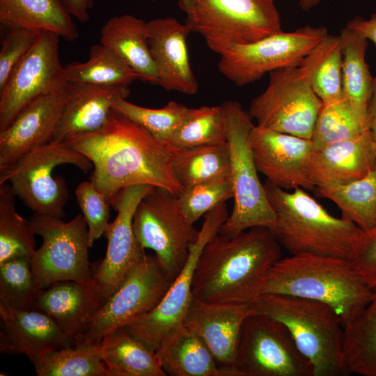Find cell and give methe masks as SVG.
Instances as JSON below:
<instances>
[{"label": "cell", "instance_id": "12", "mask_svg": "<svg viewBox=\"0 0 376 376\" xmlns=\"http://www.w3.org/2000/svg\"><path fill=\"white\" fill-rule=\"evenodd\" d=\"M234 368L239 376H313L311 363L285 326L251 313L240 329Z\"/></svg>", "mask_w": 376, "mask_h": 376}, {"label": "cell", "instance_id": "18", "mask_svg": "<svg viewBox=\"0 0 376 376\" xmlns=\"http://www.w3.org/2000/svg\"><path fill=\"white\" fill-rule=\"evenodd\" d=\"M249 142L258 172L285 190H315L308 164L315 148L311 139L252 127Z\"/></svg>", "mask_w": 376, "mask_h": 376}, {"label": "cell", "instance_id": "2", "mask_svg": "<svg viewBox=\"0 0 376 376\" xmlns=\"http://www.w3.org/2000/svg\"><path fill=\"white\" fill-rule=\"evenodd\" d=\"M281 248L272 231L263 226L233 237L218 233L205 244L196 263L193 298L251 305L262 294L270 269L281 258Z\"/></svg>", "mask_w": 376, "mask_h": 376}, {"label": "cell", "instance_id": "36", "mask_svg": "<svg viewBox=\"0 0 376 376\" xmlns=\"http://www.w3.org/2000/svg\"><path fill=\"white\" fill-rule=\"evenodd\" d=\"M304 61L310 69L312 88L322 102L343 95V45L340 35L328 34Z\"/></svg>", "mask_w": 376, "mask_h": 376}, {"label": "cell", "instance_id": "37", "mask_svg": "<svg viewBox=\"0 0 376 376\" xmlns=\"http://www.w3.org/2000/svg\"><path fill=\"white\" fill-rule=\"evenodd\" d=\"M226 136L223 105L203 106L189 108L169 144L177 149H186L224 143Z\"/></svg>", "mask_w": 376, "mask_h": 376}, {"label": "cell", "instance_id": "42", "mask_svg": "<svg viewBox=\"0 0 376 376\" xmlns=\"http://www.w3.org/2000/svg\"><path fill=\"white\" fill-rule=\"evenodd\" d=\"M233 196L231 179L226 176L185 188L178 197L183 214L194 224L199 218Z\"/></svg>", "mask_w": 376, "mask_h": 376}, {"label": "cell", "instance_id": "21", "mask_svg": "<svg viewBox=\"0 0 376 376\" xmlns=\"http://www.w3.org/2000/svg\"><path fill=\"white\" fill-rule=\"evenodd\" d=\"M0 351L24 354L33 363L47 351L76 343L52 318L36 309L14 310L0 304Z\"/></svg>", "mask_w": 376, "mask_h": 376}, {"label": "cell", "instance_id": "13", "mask_svg": "<svg viewBox=\"0 0 376 376\" xmlns=\"http://www.w3.org/2000/svg\"><path fill=\"white\" fill-rule=\"evenodd\" d=\"M172 281L155 255L145 254L130 269L76 340L100 343L109 333L148 313L160 302Z\"/></svg>", "mask_w": 376, "mask_h": 376}, {"label": "cell", "instance_id": "40", "mask_svg": "<svg viewBox=\"0 0 376 376\" xmlns=\"http://www.w3.org/2000/svg\"><path fill=\"white\" fill-rule=\"evenodd\" d=\"M41 290L31 258H17L0 264V304L14 310L33 309Z\"/></svg>", "mask_w": 376, "mask_h": 376}, {"label": "cell", "instance_id": "1", "mask_svg": "<svg viewBox=\"0 0 376 376\" xmlns=\"http://www.w3.org/2000/svg\"><path fill=\"white\" fill-rule=\"evenodd\" d=\"M65 141L92 162L90 180L110 204L132 185L160 187L178 196L184 189L173 169L177 148L159 141L113 109L98 130Z\"/></svg>", "mask_w": 376, "mask_h": 376}, {"label": "cell", "instance_id": "41", "mask_svg": "<svg viewBox=\"0 0 376 376\" xmlns=\"http://www.w3.org/2000/svg\"><path fill=\"white\" fill-rule=\"evenodd\" d=\"M113 109L165 144H169L189 109L176 101H170L162 108L151 109L133 104L126 99L118 100Z\"/></svg>", "mask_w": 376, "mask_h": 376}, {"label": "cell", "instance_id": "46", "mask_svg": "<svg viewBox=\"0 0 376 376\" xmlns=\"http://www.w3.org/2000/svg\"><path fill=\"white\" fill-rule=\"evenodd\" d=\"M346 26L376 45V14H373L368 19L355 16L348 22Z\"/></svg>", "mask_w": 376, "mask_h": 376}, {"label": "cell", "instance_id": "22", "mask_svg": "<svg viewBox=\"0 0 376 376\" xmlns=\"http://www.w3.org/2000/svg\"><path fill=\"white\" fill-rule=\"evenodd\" d=\"M375 167L376 146L367 127L354 138L314 148L308 172L317 188L353 182L366 176Z\"/></svg>", "mask_w": 376, "mask_h": 376}, {"label": "cell", "instance_id": "43", "mask_svg": "<svg viewBox=\"0 0 376 376\" xmlns=\"http://www.w3.org/2000/svg\"><path fill=\"white\" fill-rule=\"evenodd\" d=\"M75 195L88 226V244L91 247L104 233L109 224L111 205L91 180L81 182L76 189Z\"/></svg>", "mask_w": 376, "mask_h": 376}, {"label": "cell", "instance_id": "27", "mask_svg": "<svg viewBox=\"0 0 376 376\" xmlns=\"http://www.w3.org/2000/svg\"><path fill=\"white\" fill-rule=\"evenodd\" d=\"M100 43L124 60L139 80L158 85L148 43V22L130 14L113 16L101 29Z\"/></svg>", "mask_w": 376, "mask_h": 376}, {"label": "cell", "instance_id": "50", "mask_svg": "<svg viewBox=\"0 0 376 376\" xmlns=\"http://www.w3.org/2000/svg\"><path fill=\"white\" fill-rule=\"evenodd\" d=\"M154 1L155 0H150ZM193 0H179V6L182 10L185 11L191 4Z\"/></svg>", "mask_w": 376, "mask_h": 376}, {"label": "cell", "instance_id": "33", "mask_svg": "<svg viewBox=\"0 0 376 376\" xmlns=\"http://www.w3.org/2000/svg\"><path fill=\"white\" fill-rule=\"evenodd\" d=\"M173 169L184 189L205 181L230 176V159L227 141L177 149L173 159Z\"/></svg>", "mask_w": 376, "mask_h": 376}, {"label": "cell", "instance_id": "34", "mask_svg": "<svg viewBox=\"0 0 376 376\" xmlns=\"http://www.w3.org/2000/svg\"><path fill=\"white\" fill-rule=\"evenodd\" d=\"M343 352L350 374L376 376V287L363 311L344 327Z\"/></svg>", "mask_w": 376, "mask_h": 376}, {"label": "cell", "instance_id": "48", "mask_svg": "<svg viewBox=\"0 0 376 376\" xmlns=\"http://www.w3.org/2000/svg\"><path fill=\"white\" fill-rule=\"evenodd\" d=\"M366 124L376 146V73L373 76V95L368 109Z\"/></svg>", "mask_w": 376, "mask_h": 376}, {"label": "cell", "instance_id": "8", "mask_svg": "<svg viewBox=\"0 0 376 376\" xmlns=\"http://www.w3.org/2000/svg\"><path fill=\"white\" fill-rule=\"evenodd\" d=\"M72 164L86 173L92 162L65 141H52L25 155L13 166L0 172V184L8 182L16 196L34 214L58 218L65 216L69 191L54 169Z\"/></svg>", "mask_w": 376, "mask_h": 376}, {"label": "cell", "instance_id": "5", "mask_svg": "<svg viewBox=\"0 0 376 376\" xmlns=\"http://www.w3.org/2000/svg\"><path fill=\"white\" fill-rule=\"evenodd\" d=\"M249 306L251 313L272 318L285 326L311 363L313 376L350 375L343 352L344 327L329 306L313 300L263 293Z\"/></svg>", "mask_w": 376, "mask_h": 376}, {"label": "cell", "instance_id": "26", "mask_svg": "<svg viewBox=\"0 0 376 376\" xmlns=\"http://www.w3.org/2000/svg\"><path fill=\"white\" fill-rule=\"evenodd\" d=\"M161 366L171 376H231L220 367L205 342L183 324L168 333L155 350Z\"/></svg>", "mask_w": 376, "mask_h": 376}, {"label": "cell", "instance_id": "14", "mask_svg": "<svg viewBox=\"0 0 376 376\" xmlns=\"http://www.w3.org/2000/svg\"><path fill=\"white\" fill-rule=\"evenodd\" d=\"M324 26L309 25L276 32L256 42L235 45L220 55L219 72L237 86L253 83L266 73L299 65L328 35Z\"/></svg>", "mask_w": 376, "mask_h": 376}, {"label": "cell", "instance_id": "49", "mask_svg": "<svg viewBox=\"0 0 376 376\" xmlns=\"http://www.w3.org/2000/svg\"><path fill=\"white\" fill-rule=\"evenodd\" d=\"M320 2V0H299V5L302 10L308 11L319 4Z\"/></svg>", "mask_w": 376, "mask_h": 376}, {"label": "cell", "instance_id": "19", "mask_svg": "<svg viewBox=\"0 0 376 376\" xmlns=\"http://www.w3.org/2000/svg\"><path fill=\"white\" fill-rule=\"evenodd\" d=\"M68 97V90L41 95L0 131V172L52 141Z\"/></svg>", "mask_w": 376, "mask_h": 376}, {"label": "cell", "instance_id": "45", "mask_svg": "<svg viewBox=\"0 0 376 376\" xmlns=\"http://www.w3.org/2000/svg\"><path fill=\"white\" fill-rule=\"evenodd\" d=\"M349 260L371 288L376 287V225L362 231Z\"/></svg>", "mask_w": 376, "mask_h": 376}, {"label": "cell", "instance_id": "23", "mask_svg": "<svg viewBox=\"0 0 376 376\" xmlns=\"http://www.w3.org/2000/svg\"><path fill=\"white\" fill-rule=\"evenodd\" d=\"M249 313V305L193 298L183 324L201 338L220 367L234 368L240 329Z\"/></svg>", "mask_w": 376, "mask_h": 376}, {"label": "cell", "instance_id": "38", "mask_svg": "<svg viewBox=\"0 0 376 376\" xmlns=\"http://www.w3.org/2000/svg\"><path fill=\"white\" fill-rule=\"evenodd\" d=\"M15 196L9 183L0 184V264L31 258L36 250L35 233L29 220L17 212Z\"/></svg>", "mask_w": 376, "mask_h": 376}, {"label": "cell", "instance_id": "6", "mask_svg": "<svg viewBox=\"0 0 376 376\" xmlns=\"http://www.w3.org/2000/svg\"><path fill=\"white\" fill-rule=\"evenodd\" d=\"M222 105L227 120L226 141L230 159L233 207L219 233L233 237L255 226L266 227L273 231L276 214L259 179L249 142L254 125L253 119L236 101H226Z\"/></svg>", "mask_w": 376, "mask_h": 376}, {"label": "cell", "instance_id": "30", "mask_svg": "<svg viewBox=\"0 0 376 376\" xmlns=\"http://www.w3.org/2000/svg\"><path fill=\"white\" fill-rule=\"evenodd\" d=\"M340 36L343 45V94L367 126L373 85V76L366 61L368 40L347 26L342 29Z\"/></svg>", "mask_w": 376, "mask_h": 376}, {"label": "cell", "instance_id": "7", "mask_svg": "<svg viewBox=\"0 0 376 376\" xmlns=\"http://www.w3.org/2000/svg\"><path fill=\"white\" fill-rule=\"evenodd\" d=\"M272 0H193L185 23L219 56L281 30Z\"/></svg>", "mask_w": 376, "mask_h": 376}, {"label": "cell", "instance_id": "29", "mask_svg": "<svg viewBox=\"0 0 376 376\" xmlns=\"http://www.w3.org/2000/svg\"><path fill=\"white\" fill-rule=\"evenodd\" d=\"M103 361L110 376H165L156 352L125 327L116 329L100 341Z\"/></svg>", "mask_w": 376, "mask_h": 376}, {"label": "cell", "instance_id": "44", "mask_svg": "<svg viewBox=\"0 0 376 376\" xmlns=\"http://www.w3.org/2000/svg\"><path fill=\"white\" fill-rule=\"evenodd\" d=\"M34 30L10 28L1 42L0 90L11 72L35 42L39 33Z\"/></svg>", "mask_w": 376, "mask_h": 376}, {"label": "cell", "instance_id": "4", "mask_svg": "<svg viewBox=\"0 0 376 376\" xmlns=\"http://www.w3.org/2000/svg\"><path fill=\"white\" fill-rule=\"evenodd\" d=\"M275 212L272 231L290 255L311 254L348 259L362 230L329 214L305 189L285 190L267 180L263 184Z\"/></svg>", "mask_w": 376, "mask_h": 376}, {"label": "cell", "instance_id": "35", "mask_svg": "<svg viewBox=\"0 0 376 376\" xmlns=\"http://www.w3.org/2000/svg\"><path fill=\"white\" fill-rule=\"evenodd\" d=\"M68 82L95 85H130L139 80L137 73L111 49L101 44L92 45L86 62L64 66Z\"/></svg>", "mask_w": 376, "mask_h": 376}, {"label": "cell", "instance_id": "9", "mask_svg": "<svg viewBox=\"0 0 376 376\" xmlns=\"http://www.w3.org/2000/svg\"><path fill=\"white\" fill-rule=\"evenodd\" d=\"M269 74L266 89L251 101L249 114L256 125L311 139L322 104L310 82V69L303 61Z\"/></svg>", "mask_w": 376, "mask_h": 376}, {"label": "cell", "instance_id": "20", "mask_svg": "<svg viewBox=\"0 0 376 376\" xmlns=\"http://www.w3.org/2000/svg\"><path fill=\"white\" fill-rule=\"evenodd\" d=\"M148 43L156 67L158 85L164 89L194 95L198 84L192 71L187 39L189 26L172 17L148 22Z\"/></svg>", "mask_w": 376, "mask_h": 376}, {"label": "cell", "instance_id": "17", "mask_svg": "<svg viewBox=\"0 0 376 376\" xmlns=\"http://www.w3.org/2000/svg\"><path fill=\"white\" fill-rule=\"evenodd\" d=\"M150 187L148 185L127 187L111 203L117 215L104 233L107 239L105 256L92 273L104 302L117 290L130 269L146 254L135 236L133 219L139 202Z\"/></svg>", "mask_w": 376, "mask_h": 376}, {"label": "cell", "instance_id": "16", "mask_svg": "<svg viewBox=\"0 0 376 376\" xmlns=\"http://www.w3.org/2000/svg\"><path fill=\"white\" fill-rule=\"evenodd\" d=\"M228 215L226 202L204 215L198 237L190 248L185 265L160 302L152 311L125 327L151 350L155 352L166 335L183 324L193 299V277L201 253L207 242L219 233Z\"/></svg>", "mask_w": 376, "mask_h": 376}, {"label": "cell", "instance_id": "15", "mask_svg": "<svg viewBox=\"0 0 376 376\" xmlns=\"http://www.w3.org/2000/svg\"><path fill=\"white\" fill-rule=\"evenodd\" d=\"M59 38L40 31L0 90V131L37 97L68 90L69 82L59 57Z\"/></svg>", "mask_w": 376, "mask_h": 376}, {"label": "cell", "instance_id": "51", "mask_svg": "<svg viewBox=\"0 0 376 376\" xmlns=\"http://www.w3.org/2000/svg\"><path fill=\"white\" fill-rule=\"evenodd\" d=\"M272 1H274L275 0H272Z\"/></svg>", "mask_w": 376, "mask_h": 376}, {"label": "cell", "instance_id": "28", "mask_svg": "<svg viewBox=\"0 0 376 376\" xmlns=\"http://www.w3.org/2000/svg\"><path fill=\"white\" fill-rule=\"evenodd\" d=\"M62 0H0V23L7 29L49 31L74 42L79 31Z\"/></svg>", "mask_w": 376, "mask_h": 376}, {"label": "cell", "instance_id": "11", "mask_svg": "<svg viewBox=\"0 0 376 376\" xmlns=\"http://www.w3.org/2000/svg\"><path fill=\"white\" fill-rule=\"evenodd\" d=\"M42 243L31 257L33 273L43 289L60 281L86 282L92 272L88 260V228L83 215L70 221L34 214L29 219Z\"/></svg>", "mask_w": 376, "mask_h": 376}, {"label": "cell", "instance_id": "39", "mask_svg": "<svg viewBox=\"0 0 376 376\" xmlns=\"http://www.w3.org/2000/svg\"><path fill=\"white\" fill-rule=\"evenodd\" d=\"M367 128L344 94L322 102L311 141L315 148L358 136Z\"/></svg>", "mask_w": 376, "mask_h": 376}, {"label": "cell", "instance_id": "47", "mask_svg": "<svg viewBox=\"0 0 376 376\" xmlns=\"http://www.w3.org/2000/svg\"><path fill=\"white\" fill-rule=\"evenodd\" d=\"M70 15L79 22L84 23L90 19L89 11L93 0H62Z\"/></svg>", "mask_w": 376, "mask_h": 376}, {"label": "cell", "instance_id": "31", "mask_svg": "<svg viewBox=\"0 0 376 376\" xmlns=\"http://www.w3.org/2000/svg\"><path fill=\"white\" fill-rule=\"evenodd\" d=\"M33 364L38 376H110L101 342L76 340L72 346L45 352Z\"/></svg>", "mask_w": 376, "mask_h": 376}, {"label": "cell", "instance_id": "3", "mask_svg": "<svg viewBox=\"0 0 376 376\" xmlns=\"http://www.w3.org/2000/svg\"><path fill=\"white\" fill-rule=\"evenodd\" d=\"M263 293L323 303L335 311L345 327L363 311L371 299L373 288L348 259L297 254L281 258L272 266Z\"/></svg>", "mask_w": 376, "mask_h": 376}, {"label": "cell", "instance_id": "10", "mask_svg": "<svg viewBox=\"0 0 376 376\" xmlns=\"http://www.w3.org/2000/svg\"><path fill=\"white\" fill-rule=\"evenodd\" d=\"M133 228L141 246L155 252L173 281L185 265L200 231L183 214L178 196L155 186H150L139 202Z\"/></svg>", "mask_w": 376, "mask_h": 376}, {"label": "cell", "instance_id": "32", "mask_svg": "<svg viewBox=\"0 0 376 376\" xmlns=\"http://www.w3.org/2000/svg\"><path fill=\"white\" fill-rule=\"evenodd\" d=\"M320 197L334 202L341 217L366 231L376 225V169L353 182L331 187H317Z\"/></svg>", "mask_w": 376, "mask_h": 376}, {"label": "cell", "instance_id": "24", "mask_svg": "<svg viewBox=\"0 0 376 376\" xmlns=\"http://www.w3.org/2000/svg\"><path fill=\"white\" fill-rule=\"evenodd\" d=\"M103 303L100 289L93 279L86 282L67 280L42 289L33 309L49 315L65 334L76 338Z\"/></svg>", "mask_w": 376, "mask_h": 376}, {"label": "cell", "instance_id": "25", "mask_svg": "<svg viewBox=\"0 0 376 376\" xmlns=\"http://www.w3.org/2000/svg\"><path fill=\"white\" fill-rule=\"evenodd\" d=\"M69 97L52 141L93 132L107 122L113 104L130 94L128 85L102 86L69 82Z\"/></svg>", "mask_w": 376, "mask_h": 376}]
</instances>
